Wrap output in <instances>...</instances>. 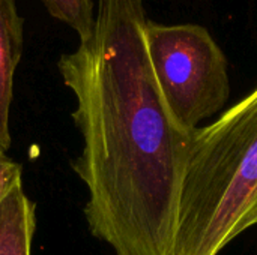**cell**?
Returning <instances> with one entry per match:
<instances>
[{"instance_id": "cell-1", "label": "cell", "mask_w": 257, "mask_h": 255, "mask_svg": "<svg viewBox=\"0 0 257 255\" xmlns=\"http://www.w3.org/2000/svg\"><path fill=\"white\" fill-rule=\"evenodd\" d=\"M145 0H99L90 36L60 56L83 146L84 216L114 255H172L194 132L175 125L148 56Z\"/></svg>"}, {"instance_id": "cell-2", "label": "cell", "mask_w": 257, "mask_h": 255, "mask_svg": "<svg viewBox=\"0 0 257 255\" xmlns=\"http://www.w3.org/2000/svg\"><path fill=\"white\" fill-rule=\"evenodd\" d=\"M257 209V87L197 128L182 180L172 255H218Z\"/></svg>"}, {"instance_id": "cell-3", "label": "cell", "mask_w": 257, "mask_h": 255, "mask_svg": "<svg viewBox=\"0 0 257 255\" xmlns=\"http://www.w3.org/2000/svg\"><path fill=\"white\" fill-rule=\"evenodd\" d=\"M146 48L169 116L182 131L215 116L230 95L227 60L199 24H146Z\"/></svg>"}, {"instance_id": "cell-4", "label": "cell", "mask_w": 257, "mask_h": 255, "mask_svg": "<svg viewBox=\"0 0 257 255\" xmlns=\"http://www.w3.org/2000/svg\"><path fill=\"white\" fill-rule=\"evenodd\" d=\"M24 50V20L15 0H0V152L11 147V105L14 78Z\"/></svg>"}, {"instance_id": "cell-5", "label": "cell", "mask_w": 257, "mask_h": 255, "mask_svg": "<svg viewBox=\"0 0 257 255\" xmlns=\"http://www.w3.org/2000/svg\"><path fill=\"white\" fill-rule=\"evenodd\" d=\"M35 231L36 204L20 182L0 201V255H30Z\"/></svg>"}, {"instance_id": "cell-6", "label": "cell", "mask_w": 257, "mask_h": 255, "mask_svg": "<svg viewBox=\"0 0 257 255\" xmlns=\"http://www.w3.org/2000/svg\"><path fill=\"white\" fill-rule=\"evenodd\" d=\"M48 14L77 32L80 41L90 36L95 26L92 0H41Z\"/></svg>"}, {"instance_id": "cell-7", "label": "cell", "mask_w": 257, "mask_h": 255, "mask_svg": "<svg viewBox=\"0 0 257 255\" xmlns=\"http://www.w3.org/2000/svg\"><path fill=\"white\" fill-rule=\"evenodd\" d=\"M23 168L12 161L5 152H0V201L11 191L12 186L23 182Z\"/></svg>"}, {"instance_id": "cell-8", "label": "cell", "mask_w": 257, "mask_h": 255, "mask_svg": "<svg viewBox=\"0 0 257 255\" xmlns=\"http://www.w3.org/2000/svg\"><path fill=\"white\" fill-rule=\"evenodd\" d=\"M257 225V209L245 219V222H244V231H247V230H250L251 227H254Z\"/></svg>"}]
</instances>
